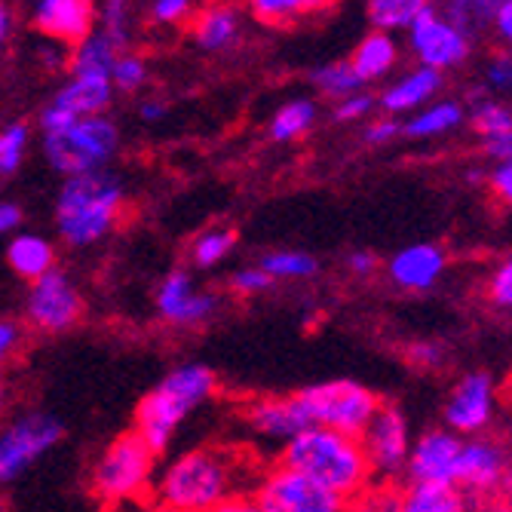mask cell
<instances>
[{
  "label": "cell",
  "mask_w": 512,
  "mask_h": 512,
  "mask_svg": "<svg viewBox=\"0 0 512 512\" xmlns=\"http://www.w3.org/2000/svg\"><path fill=\"white\" fill-rule=\"evenodd\" d=\"M399 59V43L393 40V34L384 31H371L368 37L359 40V46L350 56V68L356 71V77L362 83L384 77Z\"/></svg>",
  "instance_id": "25"
},
{
  "label": "cell",
  "mask_w": 512,
  "mask_h": 512,
  "mask_svg": "<svg viewBox=\"0 0 512 512\" xmlns=\"http://www.w3.org/2000/svg\"><path fill=\"white\" fill-rule=\"evenodd\" d=\"M460 123H463V108L457 102H433L417 111L402 129L411 138H436L457 129Z\"/></svg>",
  "instance_id": "28"
},
{
  "label": "cell",
  "mask_w": 512,
  "mask_h": 512,
  "mask_svg": "<svg viewBox=\"0 0 512 512\" xmlns=\"http://www.w3.org/2000/svg\"><path fill=\"white\" fill-rule=\"evenodd\" d=\"M191 37L197 40V46H203L209 53L227 50V46L240 37L237 7L227 4V0H212V4L200 7L191 19Z\"/></svg>",
  "instance_id": "22"
},
{
  "label": "cell",
  "mask_w": 512,
  "mask_h": 512,
  "mask_svg": "<svg viewBox=\"0 0 512 512\" xmlns=\"http://www.w3.org/2000/svg\"><path fill=\"white\" fill-rule=\"evenodd\" d=\"M62 442V424L56 417L34 411L13 421L0 433V485H10L25 470Z\"/></svg>",
  "instance_id": "10"
},
{
  "label": "cell",
  "mask_w": 512,
  "mask_h": 512,
  "mask_svg": "<svg viewBox=\"0 0 512 512\" xmlns=\"http://www.w3.org/2000/svg\"><path fill=\"white\" fill-rule=\"evenodd\" d=\"M494 417V381L488 375H467L445 405V421L454 433H479Z\"/></svg>",
  "instance_id": "17"
},
{
  "label": "cell",
  "mask_w": 512,
  "mask_h": 512,
  "mask_svg": "<svg viewBox=\"0 0 512 512\" xmlns=\"http://www.w3.org/2000/svg\"><path fill=\"white\" fill-rule=\"evenodd\" d=\"M442 347L439 344H433V341H421L414 350H411V359L417 362V365H424V368H436L439 362H442Z\"/></svg>",
  "instance_id": "50"
},
{
  "label": "cell",
  "mask_w": 512,
  "mask_h": 512,
  "mask_svg": "<svg viewBox=\"0 0 512 512\" xmlns=\"http://www.w3.org/2000/svg\"><path fill=\"white\" fill-rule=\"evenodd\" d=\"M31 145V129L25 123H10L0 129V178H10L19 172Z\"/></svg>",
  "instance_id": "33"
},
{
  "label": "cell",
  "mask_w": 512,
  "mask_h": 512,
  "mask_svg": "<svg viewBox=\"0 0 512 512\" xmlns=\"http://www.w3.org/2000/svg\"><path fill=\"white\" fill-rule=\"evenodd\" d=\"M40 62L50 68V71H68V59H71V50L56 40H43V46L37 50Z\"/></svg>",
  "instance_id": "46"
},
{
  "label": "cell",
  "mask_w": 512,
  "mask_h": 512,
  "mask_svg": "<svg viewBox=\"0 0 512 512\" xmlns=\"http://www.w3.org/2000/svg\"><path fill=\"white\" fill-rule=\"evenodd\" d=\"M368 470L371 476H396L405 470L408 454H411V436L405 417L396 408H378V414L371 417V424L359 436Z\"/></svg>",
  "instance_id": "14"
},
{
  "label": "cell",
  "mask_w": 512,
  "mask_h": 512,
  "mask_svg": "<svg viewBox=\"0 0 512 512\" xmlns=\"http://www.w3.org/2000/svg\"><path fill=\"white\" fill-rule=\"evenodd\" d=\"M500 7V0H451V7H448V19L460 28V31H479L485 28L494 13Z\"/></svg>",
  "instance_id": "34"
},
{
  "label": "cell",
  "mask_w": 512,
  "mask_h": 512,
  "mask_svg": "<svg viewBox=\"0 0 512 512\" xmlns=\"http://www.w3.org/2000/svg\"><path fill=\"white\" fill-rule=\"evenodd\" d=\"M7 267L25 279V283H37L40 276L56 270V243H50V237L34 234V230H19L7 240Z\"/></svg>",
  "instance_id": "21"
},
{
  "label": "cell",
  "mask_w": 512,
  "mask_h": 512,
  "mask_svg": "<svg viewBox=\"0 0 512 512\" xmlns=\"http://www.w3.org/2000/svg\"><path fill=\"white\" fill-rule=\"evenodd\" d=\"M509 476V460L500 445L476 439L463 442L460 463H457V485H467V491L491 494L497 491Z\"/></svg>",
  "instance_id": "19"
},
{
  "label": "cell",
  "mask_w": 512,
  "mask_h": 512,
  "mask_svg": "<svg viewBox=\"0 0 512 512\" xmlns=\"http://www.w3.org/2000/svg\"><path fill=\"white\" fill-rule=\"evenodd\" d=\"M22 206L13 203V200H0V240H10L13 234H19L22 230Z\"/></svg>",
  "instance_id": "47"
},
{
  "label": "cell",
  "mask_w": 512,
  "mask_h": 512,
  "mask_svg": "<svg viewBox=\"0 0 512 512\" xmlns=\"http://www.w3.org/2000/svg\"><path fill=\"white\" fill-rule=\"evenodd\" d=\"M123 209L126 188L114 172L71 175L56 197V234L71 249H92L114 234Z\"/></svg>",
  "instance_id": "2"
},
{
  "label": "cell",
  "mask_w": 512,
  "mask_h": 512,
  "mask_svg": "<svg viewBox=\"0 0 512 512\" xmlns=\"http://www.w3.org/2000/svg\"><path fill=\"white\" fill-rule=\"evenodd\" d=\"M350 512H399V494L390 488H365L359 497L350 500Z\"/></svg>",
  "instance_id": "40"
},
{
  "label": "cell",
  "mask_w": 512,
  "mask_h": 512,
  "mask_svg": "<svg viewBox=\"0 0 512 512\" xmlns=\"http://www.w3.org/2000/svg\"><path fill=\"white\" fill-rule=\"evenodd\" d=\"M120 151V129L108 114L74 120L56 132H43V157L65 178L102 172Z\"/></svg>",
  "instance_id": "5"
},
{
  "label": "cell",
  "mask_w": 512,
  "mask_h": 512,
  "mask_svg": "<svg viewBox=\"0 0 512 512\" xmlns=\"http://www.w3.org/2000/svg\"><path fill=\"white\" fill-rule=\"evenodd\" d=\"M252 488L255 503L264 512H350L347 497L322 488L319 482L283 467V463L264 470Z\"/></svg>",
  "instance_id": "8"
},
{
  "label": "cell",
  "mask_w": 512,
  "mask_h": 512,
  "mask_svg": "<svg viewBox=\"0 0 512 512\" xmlns=\"http://www.w3.org/2000/svg\"><path fill=\"white\" fill-rule=\"evenodd\" d=\"M347 264H350L353 273H371V270H375V255H371V252H353L347 258Z\"/></svg>",
  "instance_id": "56"
},
{
  "label": "cell",
  "mask_w": 512,
  "mask_h": 512,
  "mask_svg": "<svg viewBox=\"0 0 512 512\" xmlns=\"http://www.w3.org/2000/svg\"><path fill=\"white\" fill-rule=\"evenodd\" d=\"M4 411H7V384L0 378V417H4Z\"/></svg>",
  "instance_id": "58"
},
{
  "label": "cell",
  "mask_w": 512,
  "mask_h": 512,
  "mask_svg": "<svg viewBox=\"0 0 512 512\" xmlns=\"http://www.w3.org/2000/svg\"><path fill=\"white\" fill-rule=\"evenodd\" d=\"M310 427L338 430L347 436H362L371 417L378 414V396L356 381H325L298 393Z\"/></svg>",
  "instance_id": "7"
},
{
  "label": "cell",
  "mask_w": 512,
  "mask_h": 512,
  "mask_svg": "<svg viewBox=\"0 0 512 512\" xmlns=\"http://www.w3.org/2000/svg\"><path fill=\"white\" fill-rule=\"evenodd\" d=\"M491 22H494L497 34H500V40L506 46H512V0H500V7H497Z\"/></svg>",
  "instance_id": "51"
},
{
  "label": "cell",
  "mask_w": 512,
  "mask_h": 512,
  "mask_svg": "<svg viewBox=\"0 0 512 512\" xmlns=\"http://www.w3.org/2000/svg\"><path fill=\"white\" fill-rule=\"evenodd\" d=\"M396 135H399L396 120H375V123H368V129H365V142L368 145H387V142H393Z\"/></svg>",
  "instance_id": "48"
},
{
  "label": "cell",
  "mask_w": 512,
  "mask_h": 512,
  "mask_svg": "<svg viewBox=\"0 0 512 512\" xmlns=\"http://www.w3.org/2000/svg\"><path fill=\"white\" fill-rule=\"evenodd\" d=\"M445 270V252L430 246V243H417L390 258V276L393 283L408 289V292H424L436 286V279Z\"/></svg>",
  "instance_id": "20"
},
{
  "label": "cell",
  "mask_w": 512,
  "mask_h": 512,
  "mask_svg": "<svg viewBox=\"0 0 512 512\" xmlns=\"http://www.w3.org/2000/svg\"><path fill=\"white\" fill-rule=\"evenodd\" d=\"M371 108H375V99L365 96V92H356V96H347V99H341V102H338V108H335V120H341V123L362 120V117H368V114H371Z\"/></svg>",
  "instance_id": "44"
},
{
  "label": "cell",
  "mask_w": 512,
  "mask_h": 512,
  "mask_svg": "<svg viewBox=\"0 0 512 512\" xmlns=\"http://www.w3.org/2000/svg\"><path fill=\"white\" fill-rule=\"evenodd\" d=\"M218 295L197 286V279L188 270H172L160 279L154 292V307L163 322L175 329H197L218 313Z\"/></svg>",
  "instance_id": "12"
},
{
  "label": "cell",
  "mask_w": 512,
  "mask_h": 512,
  "mask_svg": "<svg viewBox=\"0 0 512 512\" xmlns=\"http://www.w3.org/2000/svg\"><path fill=\"white\" fill-rule=\"evenodd\" d=\"M399 512H470L457 485H411L399 494Z\"/></svg>",
  "instance_id": "26"
},
{
  "label": "cell",
  "mask_w": 512,
  "mask_h": 512,
  "mask_svg": "<svg viewBox=\"0 0 512 512\" xmlns=\"http://www.w3.org/2000/svg\"><path fill=\"white\" fill-rule=\"evenodd\" d=\"M463 442L448 430H430L411 445L405 470L411 485H457V463Z\"/></svg>",
  "instance_id": "16"
},
{
  "label": "cell",
  "mask_w": 512,
  "mask_h": 512,
  "mask_svg": "<svg viewBox=\"0 0 512 512\" xmlns=\"http://www.w3.org/2000/svg\"><path fill=\"white\" fill-rule=\"evenodd\" d=\"M31 25L43 34V40H56L74 50L96 31L99 0H34Z\"/></svg>",
  "instance_id": "15"
},
{
  "label": "cell",
  "mask_w": 512,
  "mask_h": 512,
  "mask_svg": "<svg viewBox=\"0 0 512 512\" xmlns=\"http://www.w3.org/2000/svg\"><path fill=\"white\" fill-rule=\"evenodd\" d=\"M13 25H16V16H13V7L7 0H0V56L7 53L10 46V37H13Z\"/></svg>",
  "instance_id": "52"
},
{
  "label": "cell",
  "mask_w": 512,
  "mask_h": 512,
  "mask_svg": "<svg viewBox=\"0 0 512 512\" xmlns=\"http://www.w3.org/2000/svg\"><path fill=\"white\" fill-rule=\"evenodd\" d=\"M157 451L148 448V442L135 430L120 433L92 463L89 485L105 503H126L151 491L157 476Z\"/></svg>",
  "instance_id": "6"
},
{
  "label": "cell",
  "mask_w": 512,
  "mask_h": 512,
  "mask_svg": "<svg viewBox=\"0 0 512 512\" xmlns=\"http://www.w3.org/2000/svg\"><path fill=\"white\" fill-rule=\"evenodd\" d=\"M212 512H264L258 503H255V497H246V494H237V497H230V500H224L218 509H212Z\"/></svg>",
  "instance_id": "54"
},
{
  "label": "cell",
  "mask_w": 512,
  "mask_h": 512,
  "mask_svg": "<svg viewBox=\"0 0 512 512\" xmlns=\"http://www.w3.org/2000/svg\"><path fill=\"white\" fill-rule=\"evenodd\" d=\"M237 246V237H234V230H227V227H209L203 230V234L191 243V261L203 270L221 264L230 258V252H234Z\"/></svg>",
  "instance_id": "31"
},
{
  "label": "cell",
  "mask_w": 512,
  "mask_h": 512,
  "mask_svg": "<svg viewBox=\"0 0 512 512\" xmlns=\"http://www.w3.org/2000/svg\"><path fill=\"white\" fill-rule=\"evenodd\" d=\"M246 485L243 460L224 448H191L157 470L151 497L160 512H212Z\"/></svg>",
  "instance_id": "1"
},
{
  "label": "cell",
  "mask_w": 512,
  "mask_h": 512,
  "mask_svg": "<svg viewBox=\"0 0 512 512\" xmlns=\"http://www.w3.org/2000/svg\"><path fill=\"white\" fill-rule=\"evenodd\" d=\"M485 80L497 92H512V53H497L485 68Z\"/></svg>",
  "instance_id": "42"
},
{
  "label": "cell",
  "mask_w": 512,
  "mask_h": 512,
  "mask_svg": "<svg viewBox=\"0 0 512 512\" xmlns=\"http://www.w3.org/2000/svg\"><path fill=\"white\" fill-rule=\"evenodd\" d=\"M491 512H509V509H491Z\"/></svg>",
  "instance_id": "59"
},
{
  "label": "cell",
  "mask_w": 512,
  "mask_h": 512,
  "mask_svg": "<svg viewBox=\"0 0 512 512\" xmlns=\"http://www.w3.org/2000/svg\"><path fill=\"white\" fill-rule=\"evenodd\" d=\"M22 347V329L13 319H0V371H4Z\"/></svg>",
  "instance_id": "43"
},
{
  "label": "cell",
  "mask_w": 512,
  "mask_h": 512,
  "mask_svg": "<svg viewBox=\"0 0 512 512\" xmlns=\"http://www.w3.org/2000/svg\"><path fill=\"white\" fill-rule=\"evenodd\" d=\"M313 83L322 96L329 99H347V96H356L362 89V80L356 77V71L350 68V62H329L313 71Z\"/></svg>",
  "instance_id": "32"
},
{
  "label": "cell",
  "mask_w": 512,
  "mask_h": 512,
  "mask_svg": "<svg viewBox=\"0 0 512 512\" xmlns=\"http://www.w3.org/2000/svg\"><path fill=\"white\" fill-rule=\"evenodd\" d=\"M408 46L424 68L442 74L445 68H454L470 56V34L460 31L448 19V13H436L433 7H427L408 28Z\"/></svg>",
  "instance_id": "11"
},
{
  "label": "cell",
  "mask_w": 512,
  "mask_h": 512,
  "mask_svg": "<svg viewBox=\"0 0 512 512\" xmlns=\"http://www.w3.org/2000/svg\"><path fill=\"white\" fill-rule=\"evenodd\" d=\"M249 10L264 25H289L301 16L298 0H249Z\"/></svg>",
  "instance_id": "38"
},
{
  "label": "cell",
  "mask_w": 512,
  "mask_h": 512,
  "mask_svg": "<svg viewBox=\"0 0 512 512\" xmlns=\"http://www.w3.org/2000/svg\"><path fill=\"white\" fill-rule=\"evenodd\" d=\"M442 89V74L433 68L417 65L414 71L402 74L396 83H390L381 96L384 111L390 114H405V111H421L424 105H430V99Z\"/></svg>",
  "instance_id": "23"
},
{
  "label": "cell",
  "mask_w": 512,
  "mask_h": 512,
  "mask_svg": "<svg viewBox=\"0 0 512 512\" xmlns=\"http://www.w3.org/2000/svg\"><path fill=\"white\" fill-rule=\"evenodd\" d=\"M430 7V0H368V19L378 31H408L414 19Z\"/></svg>",
  "instance_id": "29"
},
{
  "label": "cell",
  "mask_w": 512,
  "mask_h": 512,
  "mask_svg": "<svg viewBox=\"0 0 512 512\" xmlns=\"http://www.w3.org/2000/svg\"><path fill=\"white\" fill-rule=\"evenodd\" d=\"M301 4V13H319V10H329L335 0H298Z\"/></svg>",
  "instance_id": "57"
},
{
  "label": "cell",
  "mask_w": 512,
  "mask_h": 512,
  "mask_svg": "<svg viewBox=\"0 0 512 512\" xmlns=\"http://www.w3.org/2000/svg\"><path fill=\"white\" fill-rule=\"evenodd\" d=\"M270 279H310L319 273V261L298 249H279L261 258L258 264Z\"/></svg>",
  "instance_id": "30"
},
{
  "label": "cell",
  "mask_w": 512,
  "mask_h": 512,
  "mask_svg": "<svg viewBox=\"0 0 512 512\" xmlns=\"http://www.w3.org/2000/svg\"><path fill=\"white\" fill-rule=\"evenodd\" d=\"M270 283H273V279L258 264L255 267H240V270L230 273V279H227V286H230V292H234V295H261V292L270 289Z\"/></svg>",
  "instance_id": "39"
},
{
  "label": "cell",
  "mask_w": 512,
  "mask_h": 512,
  "mask_svg": "<svg viewBox=\"0 0 512 512\" xmlns=\"http://www.w3.org/2000/svg\"><path fill=\"white\" fill-rule=\"evenodd\" d=\"M194 7H197V0H154L151 16L157 25H181V22L194 19V13H197Z\"/></svg>",
  "instance_id": "41"
},
{
  "label": "cell",
  "mask_w": 512,
  "mask_h": 512,
  "mask_svg": "<svg viewBox=\"0 0 512 512\" xmlns=\"http://www.w3.org/2000/svg\"><path fill=\"white\" fill-rule=\"evenodd\" d=\"M473 123H476L479 135L488 142V138H497V135H503V132H512V111H509L506 105L488 99V102H479V105H476Z\"/></svg>",
  "instance_id": "37"
},
{
  "label": "cell",
  "mask_w": 512,
  "mask_h": 512,
  "mask_svg": "<svg viewBox=\"0 0 512 512\" xmlns=\"http://www.w3.org/2000/svg\"><path fill=\"white\" fill-rule=\"evenodd\" d=\"M218 390L215 371L203 362H184L160 378L154 390H148L135 408V433L148 442L151 451L163 454L181 424L188 421L191 411L206 405Z\"/></svg>",
  "instance_id": "4"
},
{
  "label": "cell",
  "mask_w": 512,
  "mask_h": 512,
  "mask_svg": "<svg viewBox=\"0 0 512 512\" xmlns=\"http://www.w3.org/2000/svg\"><path fill=\"white\" fill-rule=\"evenodd\" d=\"M279 463L347 500L359 497L371 479L362 442L356 436L325 427H307L304 433L289 439L279 451Z\"/></svg>",
  "instance_id": "3"
},
{
  "label": "cell",
  "mask_w": 512,
  "mask_h": 512,
  "mask_svg": "<svg viewBox=\"0 0 512 512\" xmlns=\"http://www.w3.org/2000/svg\"><path fill=\"white\" fill-rule=\"evenodd\" d=\"M148 83V62L138 56V53H120L114 71H111V86L114 92H138Z\"/></svg>",
  "instance_id": "36"
},
{
  "label": "cell",
  "mask_w": 512,
  "mask_h": 512,
  "mask_svg": "<svg viewBox=\"0 0 512 512\" xmlns=\"http://www.w3.org/2000/svg\"><path fill=\"white\" fill-rule=\"evenodd\" d=\"M246 421L261 439L279 442V445H286L289 439H295L298 433H304L310 427V417H307L298 393L295 396H267V399L252 402L246 411Z\"/></svg>",
  "instance_id": "18"
},
{
  "label": "cell",
  "mask_w": 512,
  "mask_h": 512,
  "mask_svg": "<svg viewBox=\"0 0 512 512\" xmlns=\"http://www.w3.org/2000/svg\"><path fill=\"white\" fill-rule=\"evenodd\" d=\"M138 114H142V120H148V123H160V120L169 114V105H166V102H160V99H148V102H142V108H138Z\"/></svg>",
  "instance_id": "55"
},
{
  "label": "cell",
  "mask_w": 512,
  "mask_h": 512,
  "mask_svg": "<svg viewBox=\"0 0 512 512\" xmlns=\"http://www.w3.org/2000/svg\"><path fill=\"white\" fill-rule=\"evenodd\" d=\"M491 298L500 304V307H512V258H506L494 279H491Z\"/></svg>",
  "instance_id": "45"
},
{
  "label": "cell",
  "mask_w": 512,
  "mask_h": 512,
  "mask_svg": "<svg viewBox=\"0 0 512 512\" xmlns=\"http://www.w3.org/2000/svg\"><path fill=\"white\" fill-rule=\"evenodd\" d=\"M120 53H123L120 46L96 28L83 43H77L71 50L68 74L71 77H108L111 80V71H114Z\"/></svg>",
  "instance_id": "24"
},
{
  "label": "cell",
  "mask_w": 512,
  "mask_h": 512,
  "mask_svg": "<svg viewBox=\"0 0 512 512\" xmlns=\"http://www.w3.org/2000/svg\"><path fill=\"white\" fill-rule=\"evenodd\" d=\"M111 99H114V86L108 77H68L50 99V105L40 111V135L56 132L83 117L105 114Z\"/></svg>",
  "instance_id": "13"
},
{
  "label": "cell",
  "mask_w": 512,
  "mask_h": 512,
  "mask_svg": "<svg viewBox=\"0 0 512 512\" xmlns=\"http://www.w3.org/2000/svg\"><path fill=\"white\" fill-rule=\"evenodd\" d=\"M485 148H488V154H491L497 163L512 160V132H503V135H497V138H488Z\"/></svg>",
  "instance_id": "53"
},
{
  "label": "cell",
  "mask_w": 512,
  "mask_h": 512,
  "mask_svg": "<svg viewBox=\"0 0 512 512\" xmlns=\"http://www.w3.org/2000/svg\"><path fill=\"white\" fill-rule=\"evenodd\" d=\"M83 316V292L65 270H53L31 283L25 295V322L40 335H62Z\"/></svg>",
  "instance_id": "9"
},
{
  "label": "cell",
  "mask_w": 512,
  "mask_h": 512,
  "mask_svg": "<svg viewBox=\"0 0 512 512\" xmlns=\"http://www.w3.org/2000/svg\"><path fill=\"white\" fill-rule=\"evenodd\" d=\"M99 31L123 50L129 43V0H99Z\"/></svg>",
  "instance_id": "35"
},
{
  "label": "cell",
  "mask_w": 512,
  "mask_h": 512,
  "mask_svg": "<svg viewBox=\"0 0 512 512\" xmlns=\"http://www.w3.org/2000/svg\"><path fill=\"white\" fill-rule=\"evenodd\" d=\"M491 184H494V191L500 200H506L512 206V160L506 163H497L494 175H491Z\"/></svg>",
  "instance_id": "49"
},
{
  "label": "cell",
  "mask_w": 512,
  "mask_h": 512,
  "mask_svg": "<svg viewBox=\"0 0 512 512\" xmlns=\"http://www.w3.org/2000/svg\"><path fill=\"white\" fill-rule=\"evenodd\" d=\"M316 123V105L310 99H295V102H286L279 108L273 117H270V138L276 145H286V142H295V138L307 135Z\"/></svg>",
  "instance_id": "27"
}]
</instances>
